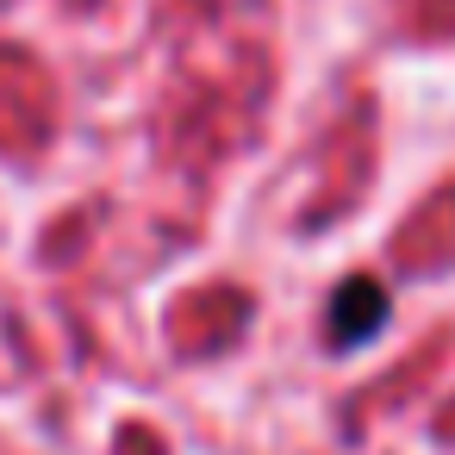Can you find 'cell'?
I'll return each mask as SVG.
<instances>
[{
    "label": "cell",
    "instance_id": "cell-1",
    "mask_svg": "<svg viewBox=\"0 0 455 455\" xmlns=\"http://www.w3.org/2000/svg\"><path fill=\"white\" fill-rule=\"evenodd\" d=\"M380 324H387V293H380V281H368V275L343 281L337 299H331V343H368Z\"/></svg>",
    "mask_w": 455,
    "mask_h": 455
}]
</instances>
